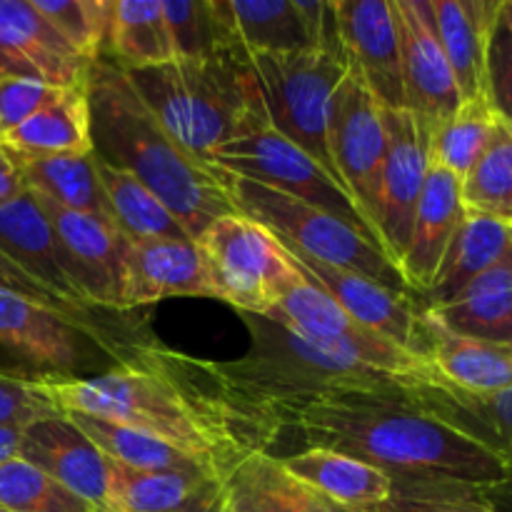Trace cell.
Segmentation results:
<instances>
[{"label":"cell","mask_w":512,"mask_h":512,"mask_svg":"<svg viewBox=\"0 0 512 512\" xmlns=\"http://www.w3.org/2000/svg\"><path fill=\"white\" fill-rule=\"evenodd\" d=\"M30 3L88 63L105 58L113 0H30Z\"/></svg>","instance_id":"cell-41"},{"label":"cell","mask_w":512,"mask_h":512,"mask_svg":"<svg viewBox=\"0 0 512 512\" xmlns=\"http://www.w3.org/2000/svg\"><path fill=\"white\" fill-rule=\"evenodd\" d=\"M418 385L318 400L290 418L308 448L353 455L390 475L400 495H485L512 483L495 450L435 413Z\"/></svg>","instance_id":"cell-2"},{"label":"cell","mask_w":512,"mask_h":512,"mask_svg":"<svg viewBox=\"0 0 512 512\" xmlns=\"http://www.w3.org/2000/svg\"><path fill=\"white\" fill-rule=\"evenodd\" d=\"M465 210L468 208H465L463 193H460V178L430 163L423 193H420L418 208H415L408 248L398 263L405 283L418 295V300L433 285L445 250H448L458 225L463 223Z\"/></svg>","instance_id":"cell-22"},{"label":"cell","mask_w":512,"mask_h":512,"mask_svg":"<svg viewBox=\"0 0 512 512\" xmlns=\"http://www.w3.org/2000/svg\"><path fill=\"white\" fill-rule=\"evenodd\" d=\"M80 430L85 438L100 450L113 463L125 465V468L135 470H175V473H205L208 470L190 458L183 450L173 448L165 440L155 438V435L143 433L130 425L113 423V420L93 418L85 413H65ZM213 478V475H210Z\"/></svg>","instance_id":"cell-36"},{"label":"cell","mask_w":512,"mask_h":512,"mask_svg":"<svg viewBox=\"0 0 512 512\" xmlns=\"http://www.w3.org/2000/svg\"><path fill=\"white\" fill-rule=\"evenodd\" d=\"M125 75L165 133L208 168L213 155L263 108L250 58L243 55L175 58Z\"/></svg>","instance_id":"cell-5"},{"label":"cell","mask_w":512,"mask_h":512,"mask_svg":"<svg viewBox=\"0 0 512 512\" xmlns=\"http://www.w3.org/2000/svg\"><path fill=\"white\" fill-rule=\"evenodd\" d=\"M225 483L205 473L135 470L108 460L105 512H213L223 508Z\"/></svg>","instance_id":"cell-23"},{"label":"cell","mask_w":512,"mask_h":512,"mask_svg":"<svg viewBox=\"0 0 512 512\" xmlns=\"http://www.w3.org/2000/svg\"><path fill=\"white\" fill-rule=\"evenodd\" d=\"M25 180V188L60 208L78 210V213L98 215L110 220L108 200L100 185L95 153L88 155H45V158H23L10 155ZM115 225V223H113Z\"/></svg>","instance_id":"cell-33"},{"label":"cell","mask_w":512,"mask_h":512,"mask_svg":"<svg viewBox=\"0 0 512 512\" xmlns=\"http://www.w3.org/2000/svg\"><path fill=\"white\" fill-rule=\"evenodd\" d=\"M512 248V225L490 215L465 210L463 223L455 230L448 250L443 255L433 285L423 295V308L448 303L478 275L493 268Z\"/></svg>","instance_id":"cell-28"},{"label":"cell","mask_w":512,"mask_h":512,"mask_svg":"<svg viewBox=\"0 0 512 512\" xmlns=\"http://www.w3.org/2000/svg\"><path fill=\"white\" fill-rule=\"evenodd\" d=\"M18 458L35 465L100 512H105L108 458L85 438L83 430L65 413L28 425L20 438Z\"/></svg>","instance_id":"cell-21"},{"label":"cell","mask_w":512,"mask_h":512,"mask_svg":"<svg viewBox=\"0 0 512 512\" xmlns=\"http://www.w3.org/2000/svg\"><path fill=\"white\" fill-rule=\"evenodd\" d=\"M175 58H213L243 55L250 58L220 18L213 0H160Z\"/></svg>","instance_id":"cell-39"},{"label":"cell","mask_w":512,"mask_h":512,"mask_svg":"<svg viewBox=\"0 0 512 512\" xmlns=\"http://www.w3.org/2000/svg\"><path fill=\"white\" fill-rule=\"evenodd\" d=\"M223 505L233 512H365L338 505L280 465L273 453H255L225 480Z\"/></svg>","instance_id":"cell-26"},{"label":"cell","mask_w":512,"mask_h":512,"mask_svg":"<svg viewBox=\"0 0 512 512\" xmlns=\"http://www.w3.org/2000/svg\"><path fill=\"white\" fill-rule=\"evenodd\" d=\"M0 250L63 298L70 308L85 315H113L108 310H98L83 295L48 215L30 190L0 205Z\"/></svg>","instance_id":"cell-19"},{"label":"cell","mask_w":512,"mask_h":512,"mask_svg":"<svg viewBox=\"0 0 512 512\" xmlns=\"http://www.w3.org/2000/svg\"><path fill=\"white\" fill-rule=\"evenodd\" d=\"M0 148L23 158L93 153L85 85L65 88L53 103L40 108L10 133L0 135Z\"/></svg>","instance_id":"cell-30"},{"label":"cell","mask_w":512,"mask_h":512,"mask_svg":"<svg viewBox=\"0 0 512 512\" xmlns=\"http://www.w3.org/2000/svg\"><path fill=\"white\" fill-rule=\"evenodd\" d=\"M28 378L60 413H85L155 435L220 483L250 455L270 453L278 440L223 393L208 360L165 348L158 338L138 343L123 365L93 378Z\"/></svg>","instance_id":"cell-1"},{"label":"cell","mask_w":512,"mask_h":512,"mask_svg":"<svg viewBox=\"0 0 512 512\" xmlns=\"http://www.w3.org/2000/svg\"><path fill=\"white\" fill-rule=\"evenodd\" d=\"M383 113L385 108L370 93L363 75L348 63V73L335 90L333 110H330L328 150L340 188L358 205L375 238H378L375 213H378L380 173L385 158Z\"/></svg>","instance_id":"cell-12"},{"label":"cell","mask_w":512,"mask_h":512,"mask_svg":"<svg viewBox=\"0 0 512 512\" xmlns=\"http://www.w3.org/2000/svg\"><path fill=\"white\" fill-rule=\"evenodd\" d=\"M248 55L313 48L293 0H213Z\"/></svg>","instance_id":"cell-34"},{"label":"cell","mask_w":512,"mask_h":512,"mask_svg":"<svg viewBox=\"0 0 512 512\" xmlns=\"http://www.w3.org/2000/svg\"><path fill=\"white\" fill-rule=\"evenodd\" d=\"M105 58L123 70L155 68L175 60L160 0H113Z\"/></svg>","instance_id":"cell-35"},{"label":"cell","mask_w":512,"mask_h":512,"mask_svg":"<svg viewBox=\"0 0 512 512\" xmlns=\"http://www.w3.org/2000/svg\"><path fill=\"white\" fill-rule=\"evenodd\" d=\"M423 313L450 333L512 348V248L455 298Z\"/></svg>","instance_id":"cell-24"},{"label":"cell","mask_w":512,"mask_h":512,"mask_svg":"<svg viewBox=\"0 0 512 512\" xmlns=\"http://www.w3.org/2000/svg\"><path fill=\"white\" fill-rule=\"evenodd\" d=\"M25 180L20 175L18 165L10 158V153L5 148H0V205L10 203L18 195L25 193Z\"/></svg>","instance_id":"cell-47"},{"label":"cell","mask_w":512,"mask_h":512,"mask_svg":"<svg viewBox=\"0 0 512 512\" xmlns=\"http://www.w3.org/2000/svg\"><path fill=\"white\" fill-rule=\"evenodd\" d=\"M63 88H53L33 78H0V135L10 133L20 123L53 103Z\"/></svg>","instance_id":"cell-45"},{"label":"cell","mask_w":512,"mask_h":512,"mask_svg":"<svg viewBox=\"0 0 512 512\" xmlns=\"http://www.w3.org/2000/svg\"><path fill=\"white\" fill-rule=\"evenodd\" d=\"M485 98L490 100L500 120L512 125V28L503 13L495 18L485 55Z\"/></svg>","instance_id":"cell-44"},{"label":"cell","mask_w":512,"mask_h":512,"mask_svg":"<svg viewBox=\"0 0 512 512\" xmlns=\"http://www.w3.org/2000/svg\"><path fill=\"white\" fill-rule=\"evenodd\" d=\"M498 120L485 95L463 100L460 108L430 133V163L463 180L488 145Z\"/></svg>","instance_id":"cell-37"},{"label":"cell","mask_w":512,"mask_h":512,"mask_svg":"<svg viewBox=\"0 0 512 512\" xmlns=\"http://www.w3.org/2000/svg\"><path fill=\"white\" fill-rule=\"evenodd\" d=\"M220 185L240 215L263 225L265 230H270L275 238L283 240L298 253L320 260V263L335 265V268L365 275L398 295L418 298L405 283L398 265L383 253V248H378L368 235H363L345 220L335 218L305 200L290 198V195L265 188L253 180L238 178L223 168H220Z\"/></svg>","instance_id":"cell-6"},{"label":"cell","mask_w":512,"mask_h":512,"mask_svg":"<svg viewBox=\"0 0 512 512\" xmlns=\"http://www.w3.org/2000/svg\"><path fill=\"white\" fill-rule=\"evenodd\" d=\"M100 185L108 200L110 218L128 243H155V240H193L168 210V205L138 178L115 165L95 158Z\"/></svg>","instance_id":"cell-32"},{"label":"cell","mask_w":512,"mask_h":512,"mask_svg":"<svg viewBox=\"0 0 512 512\" xmlns=\"http://www.w3.org/2000/svg\"><path fill=\"white\" fill-rule=\"evenodd\" d=\"M220 512H233V510H228V508H225V505H223V510H220Z\"/></svg>","instance_id":"cell-51"},{"label":"cell","mask_w":512,"mask_h":512,"mask_svg":"<svg viewBox=\"0 0 512 512\" xmlns=\"http://www.w3.org/2000/svg\"><path fill=\"white\" fill-rule=\"evenodd\" d=\"M168 298H215L195 240L128 243L123 258V313Z\"/></svg>","instance_id":"cell-20"},{"label":"cell","mask_w":512,"mask_h":512,"mask_svg":"<svg viewBox=\"0 0 512 512\" xmlns=\"http://www.w3.org/2000/svg\"><path fill=\"white\" fill-rule=\"evenodd\" d=\"M270 125L313 155L335 178L328 125L335 90L348 73V58L323 48L250 55ZM338 180V178H335Z\"/></svg>","instance_id":"cell-7"},{"label":"cell","mask_w":512,"mask_h":512,"mask_svg":"<svg viewBox=\"0 0 512 512\" xmlns=\"http://www.w3.org/2000/svg\"><path fill=\"white\" fill-rule=\"evenodd\" d=\"M365 512H505L485 495H400Z\"/></svg>","instance_id":"cell-46"},{"label":"cell","mask_w":512,"mask_h":512,"mask_svg":"<svg viewBox=\"0 0 512 512\" xmlns=\"http://www.w3.org/2000/svg\"><path fill=\"white\" fill-rule=\"evenodd\" d=\"M0 290L20 295V298H28V300H33V303L45 305V308L58 310V313L70 315V318H75L78 323L88 325V328L95 330V333L108 335V338L120 340V343H138V340L153 338V335H148V333H143V330L135 328V323H123V320H115V315H120V313L85 315V313H80V310L70 308L63 298H58V295H55L50 288H45L40 280H35L28 270L20 268V265L15 263L13 258H8L3 250H0Z\"/></svg>","instance_id":"cell-42"},{"label":"cell","mask_w":512,"mask_h":512,"mask_svg":"<svg viewBox=\"0 0 512 512\" xmlns=\"http://www.w3.org/2000/svg\"><path fill=\"white\" fill-rule=\"evenodd\" d=\"M485 498H488L493 505H498L500 510L512 512V483L490 490V493H485Z\"/></svg>","instance_id":"cell-49"},{"label":"cell","mask_w":512,"mask_h":512,"mask_svg":"<svg viewBox=\"0 0 512 512\" xmlns=\"http://www.w3.org/2000/svg\"><path fill=\"white\" fill-rule=\"evenodd\" d=\"M468 210L512 223V125L498 120L488 145L460 180Z\"/></svg>","instance_id":"cell-38"},{"label":"cell","mask_w":512,"mask_h":512,"mask_svg":"<svg viewBox=\"0 0 512 512\" xmlns=\"http://www.w3.org/2000/svg\"><path fill=\"white\" fill-rule=\"evenodd\" d=\"M280 465L300 483L310 485L325 498L353 510H373L385 505L395 493L390 475L353 455L328 448H305L280 458Z\"/></svg>","instance_id":"cell-27"},{"label":"cell","mask_w":512,"mask_h":512,"mask_svg":"<svg viewBox=\"0 0 512 512\" xmlns=\"http://www.w3.org/2000/svg\"><path fill=\"white\" fill-rule=\"evenodd\" d=\"M503 13H505V18H508V23L512 28V0H503Z\"/></svg>","instance_id":"cell-50"},{"label":"cell","mask_w":512,"mask_h":512,"mask_svg":"<svg viewBox=\"0 0 512 512\" xmlns=\"http://www.w3.org/2000/svg\"><path fill=\"white\" fill-rule=\"evenodd\" d=\"M0 512H8V510H5V508H3V505H0Z\"/></svg>","instance_id":"cell-52"},{"label":"cell","mask_w":512,"mask_h":512,"mask_svg":"<svg viewBox=\"0 0 512 512\" xmlns=\"http://www.w3.org/2000/svg\"><path fill=\"white\" fill-rule=\"evenodd\" d=\"M220 510H223V508H220ZM220 510H213V512H220Z\"/></svg>","instance_id":"cell-53"},{"label":"cell","mask_w":512,"mask_h":512,"mask_svg":"<svg viewBox=\"0 0 512 512\" xmlns=\"http://www.w3.org/2000/svg\"><path fill=\"white\" fill-rule=\"evenodd\" d=\"M400 23L405 110L433 133L463 103L458 83L433 28L428 0H395Z\"/></svg>","instance_id":"cell-15"},{"label":"cell","mask_w":512,"mask_h":512,"mask_svg":"<svg viewBox=\"0 0 512 512\" xmlns=\"http://www.w3.org/2000/svg\"><path fill=\"white\" fill-rule=\"evenodd\" d=\"M425 405L500 455L512 468V385L495 393H465L433 375L415 388Z\"/></svg>","instance_id":"cell-31"},{"label":"cell","mask_w":512,"mask_h":512,"mask_svg":"<svg viewBox=\"0 0 512 512\" xmlns=\"http://www.w3.org/2000/svg\"><path fill=\"white\" fill-rule=\"evenodd\" d=\"M208 265L215 300L240 315H268L293 273L285 245L240 213L213 220L195 240Z\"/></svg>","instance_id":"cell-10"},{"label":"cell","mask_w":512,"mask_h":512,"mask_svg":"<svg viewBox=\"0 0 512 512\" xmlns=\"http://www.w3.org/2000/svg\"><path fill=\"white\" fill-rule=\"evenodd\" d=\"M430 373L465 393H495L512 385V348L450 333L423 313Z\"/></svg>","instance_id":"cell-29"},{"label":"cell","mask_w":512,"mask_h":512,"mask_svg":"<svg viewBox=\"0 0 512 512\" xmlns=\"http://www.w3.org/2000/svg\"><path fill=\"white\" fill-rule=\"evenodd\" d=\"M433 28L458 83L460 98L485 95V55L503 0H428Z\"/></svg>","instance_id":"cell-25"},{"label":"cell","mask_w":512,"mask_h":512,"mask_svg":"<svg viewBox=\"0 0 512 512\" xmlns=\"http://www.w3.org/2000/svg\"><path fill=\"white\" fill-rule=\"evenodd\" d=\"M138 343H120L70 315L0 290V348L28 368L20 375L83 378L100 365H123Z\"/></svg>","instance_id":"cell-8"},{"label":"cell","mask_w":512,"mask_h":512,"mask_svg":"<svg viewBox=\"0 0 512 512\" xmlns=\"http://www.w3.org/2000/svg\"><path fill=\"white\" fill-rule=\"evenodd\" d=\"M213 165L238 175V178L253 180V183L265 185V188L290 195V198L305 200V203L315 205V208L325 210V213L358 228L380 248L378 238L360 215L358 205L340 188L338 180L313 155L305 153L300 145H295L293 140L280 135L270 125L265 105L253 115L248 128L238 138L225 143L213 155Z\"/></svg>","instance_id":"cell-9"},{"label":"cell","mask_w":512,"mask_h":512,"mask_svg":"<svg viewBox=\"0 0 512 512\" xmlns=\"http://www.w3.org/2000/svg\"><path fill=\"white\" fill-rule=\"evenodd\" d=\"M250 348L243 358L215 363L210 373L243 413L278 438L298 410L345 393L420 385L318 348L270 315H243Z\"/></svg>","instance_id":"cell-4"},{"label":"cell","mask_w":512,"mask_h":512,"mask_svg":"<svg viewBox=\"0 0 512 512\" xmlns=\"http://www.w3.org/2000/svg\"><path fill=\"white\" fill-rule=\"evenodd\" d=\"M385 158L380 173L378 230L380 248L395 265L408 248L415 208L430 168V130L410 110H385Z\"/></svg>","instance_id":"cell-13"},{"label":"cell","mask_w":512,"mask_h":512,"mask_svg":"<svg viewBox=\"0 0 512 512\" xmlns=\"http://www.w3.org/2000/svg\"><path fill=\"white\" fill-rule=\"evenodd\" d=\"M58 413V405L28 375L0 370V428L25 430Z\"/></svg>","instance_id":"cell-43"},{"label":"cell","mask_w":512,"mask_h":512,"mask_svg":"<svg viewBox=\"0 0 512 512\" xmlns=\"http://www.w3.org/2000/svg\"><path fill=\"white\" fill-rule=\"evenodd\" d=\"M35 198L48 215L85 298L98 310L123 313L120 298H123V258L128 240L110 220L60 208L40 195Z\"/></svg>","instance_id":"cell-18"},{"label":"cell","mask_w":512,"mask_h":512,"mask_svg":"<svg viewBox=\"0 0 512 512\" xmlns=\"http://www.w3.org/2000/svg\"><path fill=\"white\" fill-rule=\"evenodd\" d=\"M93 153L153 190L193 240L213 220L238 213L220 185V168L190 158L140 100L123 68L108 58L85 78Z\"/></svg>","instance_id":"cell-3"},{"label":"cell","mask_w":512,"mask_h":512,"mask_svg":"<svg viewBox=\"0 0 512 512\" xmlns=\"http://www.w3.org/2000/svg\"><path fill=\"white\" fill-rule=\"evenodd\" d=\"M510 225H512V223H510Z\"/></svg>","instance_id":"cell-54"},{"label":"cell","mask_w":512,"mask_h":512,"mask_svg":"<svg viewBox=\"0 0 512 512\" xmlns=\"http://www.w3.org/2000/svg\"><path fill=\"white\" fill-rule=\"evenodd\" d=\"M20 438H23V430L0 428V465L8 463V460H13V458H18Z\"/></svg>","instance_id":"cell-48"},{"label":"cell","mask_w":512,"mask_h":512,"mask_svg":"<svg viewBox=\"0 0 512 512\" xmlns=\"http://www.w3.org/2000/svg\"><path fill=\"white\" fill-rule=\"evenodd\" d=\"M0 505L8 512H100L23 458L0 465Z\"/></svg>","instance_id":"cell-40"},{"label":"cell","mask_w":512,"mask_h":512,"mask_svg":"<svg viewBox=\"0 0 512 512\" xmlns=\"http://www.w3.org/2000/svg\"><path fill=\"white\" fill-rule=\"evenodd\" d=\"M268 315L278 318L280 323L293 328L295 333H300L318 348L340 355L345 360L363 363L368 368L380 370V373L393 375V378L415 380V383H428L433 378L430 365L425 360L415 358L408 350L398 348V345L375 335L373 330L363 328L295 263L293 273L285 280L278 305Z\"/></svg>","instance_id":"cell-11"},{"label":"cell","mask_w":512,"mask_h":512,"mask_svg":"<svg viewBox=\"0 0 512 512\" xmlns=\"http://www.w3.org/2000/svg\"><path fill=\"white\" fill-rule=\"evenodd\" d=\"M88 68L30 0H0V78H33L65 90L85 85Z\"/></svg>","instance_id":"cell-17"},{"label":"cell","mask_w":512,"mask_h":512,"mask_svg":"<svg viewBox=\"0 0 512 512\" xmlns=\"http://www.w3.org/2000/svg\"><path fill=\"white\" fill-rule=\"evenodd\" d=\"M285 250H288L290 260L315 285H320L350 318L358 320L363 328L373 330L388 343L398 345V348L408 350L410 355L428 363V333H425L423 305L418 298L393 293V290L383 288L375 280L353 273V270L320 263V260L298 253L290 245H285Z\"/></svg>","instance_id":"cell-14"},{"label":"cell","mask_w":512,"mask_h":512,"mask_svg":"<svg viewBox=\"0 0 512 512\" xmlns=\"http://www.w3.org/2000/svg\"><path fill=\"white\" fill-rule=\"evenodd\" d=\"M345 58L385 110L405 108L395 0H333Z\"/></svg>","instance_id":"cell-16"}]
</instances>
